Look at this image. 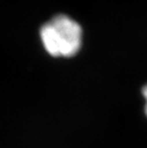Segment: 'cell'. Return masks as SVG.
<instances>
[{
    "label": "cell",
    "mask_w": 147,
    "mask_h": 148,
    "mask_svg": "<svg viewBox=\"0 0 147 148\" xmlns=\"http://www.w3.org/2000/svg\"><path fill=\"white\" fill-rule=\"evenodd\" d=\"M40 36L43 46L53 56L69 58L79 52L82 31L77 21L58 14L42 26Z\"/></svg>",
    "instance_id": "6da1fadb"
},
{
    "label": "cell",
    "mask_w": 147,
    "mask_h": 148,
    "mask_svg": "<svg viewBox=\"0 0 147 148\" xmlns=\"http://www.w3.org/2000/svg\"><path fill=\"white\" fill-rule=\"evenodd\" d=\"M142 94H143V97H144V99L146 100V106H145V113L147 115V84L145 85L144 87H143L142 89Z\"/></svg>",
    "instance_id": "7a4b0ae2"
}]
</instances>
